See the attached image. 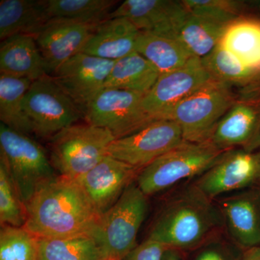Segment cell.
I'll return each mask as SVG.
<instances>
[{
    "instance_id": "21",
    "label": "cell",
    "mask_w": 260,
    "mask_h": 260,
    "mask_svg": "<svg viewBox=\"0 0 260 260\" xmlns=\"http://www.w3.org/2000/svg\"><path fill=\"white\" fill-rule=\"evenodd\" d=\"M43 0H2L0 39L18 35L35 36L49 21Z\"/></svg>"
},
{
    "instance_id": "16",
    "label": "cell",
    "mask_w": 260,
    "mask_h": 260,
    "mask_svg": "<svg viewBox=\"0 0 260 260\" xmlns=\"http://www.w3.org/2000/svg\"><path fill=\"white\" fill-rule=\"evenodd\" d=\"M186 14L182 1L126 0L111 12L107 19L126 18L140 31L177 38Z\"/></svg>"
},
{
    "instance_id": "10",
    "label": "cell",
    "mask_w": 260,
    "mask_h": 260,
    "mask_svg": "<svg viewBox=\"0 0 260 260\" xmlns=\"http://www.w3.org/2000/svg\"><path fill=\"white\" fill-rule=\"evenodd\" d=\"M184 142L176 121L158 119L133 135L113 141L108 155L140 171Z\"/></svg>"
},
{
    "instance_id": "32",
    "label": "cell",
    "mask_w": 260,
    "mask_h": 260,
    "mask_svg": "<svg viewBox=\"0 0 260 260\" xmlns=\"http://www.w3.org/2000/svg\"><path fill=\"white\" fill-rule=\"evenodd\" d=\"M182 3L190 14L223 26L242 17L246 5L244 2L232 0H184Z\"/></svg>"
},
{
    "instance_id": "34",
    "label": "cell",
    "mask_w": 260,
    "mask_h": 260,
    "mask_svg": "<svg viewBox=\"0 0 260 260\" xmlns=\"http://www.w3.org/2000/svg\"><path fill=\"white\" fill-rule=\"evenodd\" d=\"M196 260H228V258L220 247L210 246L202 251Z\"/></svg>"
},
{
    "instance_id": "2",
    "label": "cell",
    "mask_w": 260,
    "mask_h": 260,
    "mask_svg": "<svg viewBox=\"0 0 260 260\" xmlns=\"http://www.w3.org/2000/svg\"><path fill=\"white\" fill-rule=\"evenodd\" d=\"M220 210L194 186L164 208L154 222L149 239L167 249H188L200 245L220 225Z\"/></svg>"
},
{
    "instance_id": "9",
    "label": "cell",
    "mask_w": 260,
    "mask_h": 260,
    "mask_svg": "<svg viewBox=\"0 0 260 260\" xmlns=\"http://www.w3.org/2000/svg\"><path fill=\"white\" fill-rule=\"evenodd\" d=\"M145 94L116 88H104L85 109L86 124L109 130L116 139L139 131L154 119L145 112Z\"/></svg>"
},
{
    "instance_id": "8",
    "label": "cell",
    "mask_w": 260,
    "mask_h": 260,
    "mask_svg": "<svg viewBox=\"0 0 260 260\" xmlns=\"http://www.w3.org/2000/svg\"><path fill=\"white\" fill-rule=\"evenodd\" d=\"M23 107L34 134L42 138H52L83 117L78 106L49 75L32 81Z\"/></svg>"
},
{
    "instance_id": "14",
    "label": "cell",
    "mask_w": 260,
    "mask_h": 260,
    "mask_svg": "<svg viewBox=\"0 0 260 260\" xmlns=\"http://www.w3.org/2000/svg\"><path fill=\"white\" fill-rule=\"evenodd\" d=\"M114 63L80 52L59 67L52 77L84 114L105 88Z\"/></svg>"
},
{
    "instance_id": "24",
    "label": "cell",
    "mask_w": 260,
    "mask_h": 260,
    "mask_svg": "<svg viewBox=\"0 0 260 260\" xmlns=\"http://www.w3.org/2000/svg\"><path fill=\"white\" fill-rule=\"evenodd\" d=\"M158 72L140 54L132 53L114 61L105 83V88H116L146 94L153 88Z\"/></svg>"
},
{
    "instance_id": "22",
    "label": "cell",
    "mask_w": 260,
    "mask_h": 260,
    "mask_svg": "<svg viewBox=\"0 0 260 260\" xmlns=\"http://www.w3.org/2000/svg\"><path fill=\"white\" fill-rule=\"evenodd\" d=\"M136 51L150 61L159 75L181 68L193 56L177 38L148 32L140 31Z\"/></svg>"
},
{
    "instance_id": "27",
    "label": "cell",
    "mask_w": 260,
    "mask_h": 260,
    "mask_svg": "<svg viewBox=\"0 0 260 260\" xmlns=\"http://www.w3.org/2000/svg\"><path fill=\"white\" fill-rule=\"evenodd\" d=\"M225 27L187 11L177 34V39L191 53L203 59L218 46Z\"/></svg>"
},
{
    "instance_id": "29",
    "label": "cell",
    "mask_w": 260,
    "mask_h": 260,
    "mask_svg": "<svg viewBox=\"0 0 260 260\" xmlns=\"http://www.w3.org/2000/svg\"><path fill=\"white\" fill-rule=\"evenodd\" d=\"M114 0H43L49 20L64 19L97 25L107 18Z\"/></svg>"
},
{
    "instance_id": "25",
    "label": "cell",
    "mask_w": 260,
    "mask_h": 260,
    "mask_svg": "<svg viewBox=\"0 0 260 260\" xmlns=\"http://www.w3.org/2000/svg\"><path fill=\"white\" fill-rule=\"evenodd\" d=\"M201 59L213 80L232 88L238 87L246 90L260 85V72L248 68L219 44Z\"/></svg>"
},
{
    "instance_id": "5",
    "label": "cell",
    "mask_w": 260,
    "mask_h": 260,
    "mask_svg": "<svg viewBox=\"0 0 260 260\" xmlns=\"http://www.w3.org/2000/svg\"><path fill=\"white\" fill-rule=\"evenodd\" d=\"M0 158L9 171L24 204L56 177L44 149L28 135L0 124Z\"/></svg>"
},
{
    "instance_id": "19",
    "label": "cell",
    "mask_w": 260,
    "mask_h": 260,
    "mask_svg": "<svg viewBox=\"0 0 260 260\" xmlns=\"http://www.w3.org/2000/svg\"><path fill=\"white\" fill-rule=\"evenodd\" d=\"M140 34L127 19H106L97 24L81 53L116 61L136 51Z\"/></svg>"
},
{
    "instance_id": "31",
    "label": "cell",
    "mask_w": 260,
    "mask_h": 260,
    "mask_svg": "<svg viewBox=\"0 0 260 260\" xmlns=\"http://www.w3.org/2000/svg\"><path fill=\"white\" fill-rule=\"evenodd\" d=\"M26 208L19 195L6 164L0 158V221L2 225L24 227Z\"/></svg>"
},
{
    "instance_id": "23",
    "label": "cell",
    "mask_w": 260,
    "mask_h": 260,
    "mask_svg": "<svg viewBox=\"0 0 260 260\" xmlns=\"http://www.w3.org/2000/svg\"><path fill=\"white\" fill-rule=\"evenodd\" d=\"M219 44L248 68L260 72V21L241 17L224 29Z\"/></svg>"
},
{
    "instance_id": "37",
    "label": "cell",
    "mask_w": 260,
    "mask_h": 260,
    "mask_svg": "<svg viewBox=\"0 0 260 260\" xmlns=\"http://www.w3.org/2000/svg\"><path fill=\"white\" fill-rule=\"evenodd\" d=\"M167 260H178V258L177 256L174 255V254H171V255L168 257Z\"/></svg>"
},
{
    "instance_id": "12",
    "label": "cell",
    "mask_w": 260,
    "mask_h": 260,
    "mask_svg": "<svg viewBox=\"0 0 260 260\" xmlns=\"http://www.w3.org/2000/svg\"><path fill=\"white\" fill-rule=\"evenodd\" d=\"M209 142L224 151L254 150L260 145V85L243 90L237 96Z\"/></svg>"
},
{
    "instance_id": "33",
    "label": "cell",
    "mask_w": 260,
    "mask_h": 260,
    "mask_svg": "<svg viewBox=\"0 0 260 260\" xmlns=\"http://www.w3.org/2000/svg\"><path fill=\"white\" fill-rule=\"evenodd\" d=\"M167 249L160 243L148 239L130 251L123 260H162Z\"/></svg>"
},
{
    "instance_id": "20",
    "label": "cell",
    "mask_w": 260,
    "mask_h": 260,
    "mask_svg": "<svg viewBox=\"0 0 260 260\" xmlns=\"http://www.w3.org/2000/svg\"><path fill=\"white\" fill-rule=\"evenodd\" d=\"M0 73L32 81L47 75L34 35L18 34L2 42Z\"/></svg>"
},
{
    "instance_id": "18",
    "label": "cell",
    "mask_w": 260,
    "mask_h": 260,
    "mask_svg": "<svg viewBox=\"0 0 260 260\" xmlns=\"http://www.w3.org/2000/svg\"><path fill=\"white\" fill-rule=\"evenodd\" d=\"M220 211L229 234L239 245L260 246V196L256 191H245L225 198Z\"/></svg>"
},
{
    "instance_id": "6",
    "label": "cell",
    "mask_w": 260,
    "mask_h": 260,
    "mask_svg": "<svg viewBox=\"0 0 260 260\" xmlns=\"http://www.w3.org/2000/svg\"><path fill=\"white\" fill-rule=\"evenodd\" d=\"M115 140L104 128L73 124L51 138V164L60 176L78 179L107 156L109 146Z\"/></svg>"
},
{
    "instance_id": "36",
    "label": "cell",
    "mask_w": 260,
    "mask_h": 260,
    "mask_svg": "<svg viewBox=\"0 0 260 260\" xmlns=\"http://www.w3.org/2000/svg\"><path fill=\"white\" fill-rule=\"evenodd\" d=\"M249 5H250L251 7H253V8L260 11V1L250 2Z\"/></svg>"
},
{
    "instance_id": "30",
    "label": "cell",
    "mask_w": 260,
    "mask_h": 260,
    "mask_svg": "<svg viewBox=\"0 0 260 260\" xmlns=\"http://www.w3.org/2000/svg\"><path fill=\"white\" fill-rule=\"evenodd\" d=\"M0 260H39V237L25 227L2 225Z\"/></svg>"
},
{
    "instance_id": "1",
    "label": "cell",
    "mask_w": 260,
    "mask_h": 260,
    "mask_svg": "<svg viewBox=\"0 0 260 260\" xmlns=\"http://www.w3.org/2000/svg\"><path fill=\"white\" fill-rule=\"evenodd\" d=\"M25 229L39 238L93 235L101 214L75 179L56 177L25 205Z\"/></svg>"
},
{
    "instance_id": "17",
    "label": "cell",
    "mask_w": 260,
    "mask_h": 260,
    "mask_svg": "<svg viewBox=\"0 0 260 260\" xmlns=\"http://www.w3.org/2000/svg\"><path fill=\"white\" fill-rule=\"evenodd\" d=\"M139 170L107 155L88 172L75 179L101 215L113 206L133 184Z\"/></svg>"
},
{
    "instance_id": "26",
    "label": "cell",
    "mask_w": 260,
    "mask_h": 260,
    "mask_svg": "<svg viewBox=\"0 0 260 260\" xmlns=\"http://www.w3.org/2000/svg\"><path fill=\"white\" fill-rule=\"evenodd\" d=\"M32 83L27 78L0 75V120L10 129L27 135L32 128L23 107L24 98Z\"/></svg>"
},
{
    "instance_id": "7",
    "label": "cell",
    "mask_w": 260,
    "mask_h": 260,
    "mask_svg": "<svg viewBox=\"0 0 260 260\" xmlns=\"http://www.w3.org/2000/svg\"><path fill=\"white\" fill-rule=\"evenodd\" d=\"M236 99L232 87L213 79L173 108L166 119L177 123L186 142H208Z\"/></svg>"
},
{
    "instance_id": "15",
    "label": "cell",
    "mask_w": 260,
    "mask_h": 260,
    "mask_svg": "<svg viewBox=\"0 0 260 260\" xmlns=\"http://www.w3.org/2000/svg\"><path fill=\"white\" fill-rule=\"evenodd\" d=\"M96 25L64 19L49 20L34 36L47 74L52 76L59 67L81 52Z\"/></svg>"
},
{
    "instance_id": "13",
    "label": "cell",
    "mask_w": 260,
    "mask_h": 260,
    "mask_svg": "<svg viewBox=\"0 0 260 260\" xmlns=\"http://www.w3.org/2000/svg\"><path fill=\"white\" fill-rule=\"evenodd\" d=\"M259 179L260 152L236 148L224 152L200 175L194 186L212 200L218 195L248 187Z\"/></svg>"
},
{
    "instance_id": "3",
    "label": "cell",
    "mask_w": 260,
    "mask_h": 260,
    "mask_svg": "<svg viewBox=\"0 0 260 260\" xmlns=\"http://www.w3.org/2000/svg\"><path fill=\"white\" fill-rule=\"evenodd\" d=\"M147 197L133 183L115 204L101 215L92 237L104 260H123L136 247L138 232L148 211Z\"/></svg>"
},
{
    "instance_id": "28",
    "label": "cell",
    "mask_w": 260,
    "mask_h": 260,
    "mask_svg": "<svg viewBox=\"0 0 260 260\" xmlns=\"http://www.w3.org/2000/svg\"><path fill=\"white\" fill-rule=\"evenodd\" d=\"M39 260H104L91 236L39 238Z\"/></svg>"
},
{
    "instance_id": "11",
    "label": "cell",
    "mask_w": 260,
    "mask_h": 260,
    "mask_svg": "<svg viewBox=\"0 0 260 260\" xmlns=\"http://www.w3.org/2000/svg\"><path fill=\"white\" fill-rule=\"evenodd\" d=\"M212 80L202 59L192 56L181 68L159 75L145 95L143 109L154 120L166 119L173 108Z\"/></svg>"
},
{
    "instance_id": "4",
    "label": "cell",
    "mask_w": 260,
    "mask_h": 260,
    "mask_svg": "<svg viewBox=\"0 0 260 260\" xmlns=\"http://www.w3.org/2000/svg\"><path fill=\"white\" fill-rule=\"evenodd\" d=\"M210 142H184L138 173L137 185L146 196L165 190L182 179L202 175L224 153Z\"/></svg>"
},
{
    "instance_id": "35",
    "label": "cell",
    "mask_w": 260,
    "mask_h": 260,
    "mask_svg": "<svg viewBox=\"0 0 260 260\" xmlns=\"http://www.w3.org/2000/svg\"><path fill=\"white\" fill-rule=\"evenodd\" d=\"M242 260H260V246L247 249Z\"/></svg>"
}]
</instances>
